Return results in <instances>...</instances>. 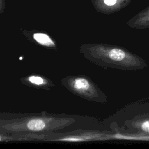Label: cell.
I'll list each match as a JSON object with an SVG mask.
<instances>
[{
	"instance_id": "obj_5",
	"label": "cell",
	"mask_w": 149,
	"mask_h": 149,
	"mask_svg": "<svg viewBox=\"0 0 149 149\" xmlns=\"http://www.w3.org/2000/svg\"><path fill=\"white\" fill-rule=\"evenodd\" d=\"M22 84L36 89L49 90L55 87V84L48 77L39 74H31L21 77Z\"/></svg>"
},
{
	"instance_id": "obj_1",
	"label": "cell",
	"mask_w": 149,
	"mask_h": 149,
	"mask_svg": "<svg viewBox=\"0 0 149 149\" xmlns=\"http://www.w3.org/2000/svg\"><path fill=\"white\" fill-rule=\"evenodd\" d=\"M74 118L46 112L31 113H1L0 130L4 133L44 132L62 129L73 125Z\"/></svg>"
},
{
	"instance_id": "obj_2",
	"label": "cell",
	"mask_w": 149,
	"mask_h": 149,
	"mask_svg": "<svg viewBox=\"0 0 149 149\" xmlns=\"http://www.w3.org/2000/svg\"><path fill=\"white\" fill-rule=\"evenodd\" d=\"M79 52L86 59L105 69L137 70L147 64L139 55L117 45L102 43H87L79 47Z\"/></svg>"
},
{
	"instance_id": "obj_8",
	"label": "cell",
	"mask_w": 149,
	"mask_h": 149,
	"mask_svg": "<svg viewBox=\"0 0 149 149\" xmlns=\"http://www.w3.org/2000/svg\"><path fill=\"white\" fill-rule=\"evenodd\" d=\"M141 129L147 133H149V120L144 122L141 125Z\"/></svg>"
},
{
	"instance_id": "obj_7",
	"label": "cell",
	"mask_w": 149,
	"mask_h": 149,
	"mask_svg": "<svg viewBox=\"0 0 149 149\" xmlns=\"http://www.w3.org/2000/svg\"><path fill=\"white\" fill-rule=\"evenodd\" d=\"M128 24L130 27L137 29H145L149 28V6L138 13Z\"/></svg>"
},
{
	"instance_id": "obj_4",
	"label": "cell",
	"mask_w": 149,
	"mask_h": 149,
	"mask_svg": "<svg viewBox=\"0 0 149 149\" xmlns=\"http://www.w3.org/2000/svg\"><path fill=\"white\" fill-rule=\"evenodd\" d=\"M7 133L3 134L1 133V141L49 140L54 139L53 137L56 135L52 132L9 133V136Z\"/></svg>"
},
{
	"instance_id": "obj_9",
	"label": "cell",
	"mask_w": 149,
	"mask_h": 149,
	"mask_svg": "<svg viewBox=\"0 0 149 149\" xmlns=\"http://www.w3.org/2000/svg\"><path fill=\"white\" fill-rule=\"evenodd\" d=\"M104 2L108 6H113L116 3L117 0H104Z\"/></svg>"
},
{
	"instance_id": "obj_6",
	"label": "cell",
	"mask_w": 149,
	"mask_h": 149,
	"mask_svg": "<svg viewBox=\"0 0 149 149\" xmlns=\"http://www.w3.org/2000/svg\"><path fill=\"white\" fill-rule=\"evenodd\" d=\"M27 38L32 42L39 45L42 47L52 50H57L58 45L48 34L42 32H34L31 34H25Z\"/></svg>"
},
{
	"instance_id": "obj_3",
	"label": "cell",
	"mask_w": 149,
	"mask_h": 149,
	"mask_svg": "<svg viewBox=\"0 0 149 149\" xmlns=\"http://www.w3.org/2000/svg\"><path fill=\"white\" fill-rule=\"evenodd\" d=\"M61 82L68 91L80 98L101 104L108 101L105 93L86 75L66 76L61 79Z\"/></svg>"
}]
</instances>
